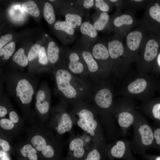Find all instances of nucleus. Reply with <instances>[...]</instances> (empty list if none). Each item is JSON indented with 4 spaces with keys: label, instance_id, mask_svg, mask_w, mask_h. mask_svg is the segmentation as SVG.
<instances>
[{
    "label": "nucleus",
    "instance_id": "obj_1",
    "mask_svg": "<svg viewBox=\"0 0 160 160\" xmlns=\"http://www.w3.org/2000/svg\"><path fill=\"white\" fill-rule=\"evenodd\" d=\"M114 100L113 89L108 80L94 84L89 101L92 102L96 111L106 141L110 143L123 136L113 115Z\"/></svg>",
    "mask_w": 160,
    "mask_h": 160
},
{
    "label": "nucleus",
    "instance_id": "obj_2",
    "mask_svg": "<svg viewBox=\"0 0 160 160\" xmlns=\"http://www.w3.org/2000/svg\"><path fill=\"white\" fill-rule=\"evenodd\" d=\"M54 76L56 89L61 101L72 105L80 101L89 100L93 84L70 72L63 64L56 67Z\"/></svg>",
    "mask_w": 160,
    "mask_h": 160
},
{
    "label": "nucleus",
    "instance_id": "obj_3",
    "mask_svg": "<svg viewBox=\"0 0 160 160\" xmlns=\"http://www.w3.org/2000/svg\"><path fill=\"white\" fill-rule=\"evenodd\" d=\"M88 100L79 101L71 105L70 111L74 122L91 138L101 152L104 159H107V144L103 127L95 108Z\"/></svg>",
    "mask_w": 160,
    "mask_h": 160
},
{
    "label": "nucleus",
    "instance_id": "obj_4",
    "mask_svg": "<svg viewBox=\"0 0 160 160\" xmlns=\"http://www.w3.org/2000/svg\"><path fill=\"white\" fill-rule=\"evenodd\" d=\"M44 122H35L27 130L26 140L31 143L44 157L48 159L56 157L63 145L60 139Z\"/></svg>",
    "mask_w": 160,
    "mask_h": 160
},
{
    "label": "nucleus",
    "instance_id": "obj_5",
    "mask_svg": "<svg viewBox=\"0 0 160 160\" xmlns=\"http://www.w3.org/2000/svg\"><path fill=\"white\" fill-rule=\"evenodd\" d=\"M156 87L154 79L148 73L138 72L134 76L127 77L119 92L122 97L143 103L152 99Z\"/></svg>",
    "mask_w": 160,
    "mask_h": 160
},
{
    "label": "nucleus",
    "instance_id": "obj_6",
    "mask_svg": "<svg viewBox=\"0 0 160 160\" xmlns=\"http://www.w3.org/2000/svg\"><path fill=\"white\" fill-rule=\"evenodd\" d=\"M132 126L133 136L129 141L131 149L134 153L143 156L153 145V129L144 116L138 111Z\"/></svg>",
    "mask_w": 160,
    "mask_h": 160
},
{
    "label": "nucleus",
    "instance_id": "obj_7",
    "mask_svg": "<svg viewBox=\"0 0 160 160\" xmlns=\"http://www.w3.org/2000/svg\"><path fill=\"white\" fill-rule=\"evenodd\" d=\"M106 43L112 64L111 76L117 80L122 79L128 75L130 63L126 57L124 47L116 34Z\"/></svg>",
    "mask_w": 160,
    "mask_h": 160
},
{
    "label": "nucleus",
    "instance_id": "obj_8",
    "mask_svg": "<svg viewBox=\"0 0 160 160\" xmlns=\"http://www.w3.org/2000/svg\"><path fill=\"white\" fill-rule=\"evenodd\" d=\"M136 109V103L133 99L122 97L114 100L113 115L123 136L132 126L137 112Z\"/></svg>",
    "mask_w": 160,
    "mask_h": 160
},
{
    "label": "nucleus",
    "instance_id": "obj_9",
    "mask_svg": "<svg viewBox=\"0 0 160 160\" xmlns=\"http://www.w3.org/2000/svg\"><path fill=\"white\" fill-rule=\"evenodd\" d=\"M68 105L62 101L51 108L47 124L55 135L61 139L66 133H70L73 130L74 125L73 120L68 109Z\"/></svg>",
    "mask_w": 160,
    "mask_h": 160
},
{
    "label": "nucleus",
    "instance_id": "obj_10",
    "mask_svg": "<svg viewBox=\"0 0 160 160\" xmlns=\"http://www.w3.org/2000/svg\"><path fill=\"white\" fill-rule=\"evenodd\" d=\"M159 42L154 37L145 38L137 63L138 72L149 73L159 50Z\"/></svg>",
    "mask_w": 160,
    "mask_h": 160
},
{
    "label": "nucleus",
    "instance_id": "obj_11",
    "mask_svg": "<svg viewBox=\"0 0 160 160\" xmlns=\"http://www.w3.org/2000/svg\"><path fill=\"white\" fill-rule=\"evenodd\" d=\"M89 46L80 41L76 44L73 50L79 54L85 64L90 80L95 84L103 80H107L94 59Z\"/></svg>",
    "mask_w": 160,
    "mask_h": 160
},
{
    "label": "nucleus",
    "instance_id": "obj_12",
    "mask_svg": "<svg viewBox=\"0 0 160 160\" xmlns=\"http://www.w3.org/2000/svg\"><path fill=\"white\" fill-rule=\"evenodd\" d=\"M89 49L106 79H108L110 76L112 64L107 43L99 41L90 46Z\"/></svg>",
    "mask_w": 160,
    "mask_h": 160
},
{
    "label": "nucleus",
    "instance_id": "obj_13",
    "mask_svg": "<svg viewBox=\"0 0 160 160\" xmlns=\"http://www.w3.org/2000/svg\"><path fill=\"white\" fill-rule=\"evenodd\" d=\"M129 141L123 138L116 140L107 144V159L111 160H137L132 153Z\"/></svg>",
    "mask_w": 160,
    "mask_h": 160
},
{
    "label": "nucleus",
    "instance_id": "obj_14",
    "mask_svg": "<svg viewBox=\"0 0 160 160\" xmlns=\"http://www.w3.org/2000/svg\"><path fill=\"white\" fill-rule=\"evenodd\" d=\"M64 56L65 60L63 63L70 72L84 80L91 81L86 65L77 51L67 48Z\"/></svg>",
    "mask_w": 160,
    "mask_h": 160
},
{
    "label": "nucleus",
    "instance_id": "obj_15",
    "mask_svg": "<svg viewBox=\"0 0 160 160\" xmlns=\"http://www.w3.org/2000/svg\"><path fill=\"white\" fill-rule=\"evenodd\" d=\"M144 36L143 31L140 30H134L127 35L124 49L126 57L130 63L138 60V52L145 39Z\"/></svg>",
    "mask_w": 160,
    "mask_h": 160
},
{
    "label": "nucleus",
    "instance_id": "obj_16",
    "mask_svg": "<svg viewBox=\"0 0 160 160\" xmlns=\"http://www.w3.org/2000/svg\"><path fill=\"white\" fill-rule=\"evenodd\" d=\"M68 151L66 160H84L89 150L83 137L76 136L73 130L69 133Z\"/></svg>",
    "mask_w": 160,
    "mask_h": 160
},
{
    "label": "nucleus",
    "instance_id": "obj_17",
    "mask_svg": "<svg viewBox=\"0 0 160 160\" xmlns=\"http://www.w3.org/2000/svg\"><path fill=\"white\" fill-rule=\"evenodd\" d=\"M49 89L41 88L36 95L35 107L36 111L40 121L44 122L49 119L51 111V97Z\"/></svg>",
    "mask_w": 160,
    "mask_h": 160
},
{
    "label": "nucleus",
    "instance_id": "obj_18",
    "mask_svg": "<svg viewBox=\"0 0 160 160\" xmlns=\"http://www.w3.org/2000/svg\"><path fill=\"white\" fill-rule=\"evenodd\" d=\"M65 21L75 30H79L85 12L79 9L71 0L65 3L63 7Z\"/></svg>",
    "mask_w": 160,
    "mask_h": 160
},
{
    "label": "nucleus",
    "instance_id": "obj_19",
    "mask_svg": "<svg viewBox=\"0 0 160 160\" xmlns=\"http://www.w3.org/2000/svg\"><path fill=\"white\" fill-rule=\"evenodd\" d=\"M135 23L132 15L127 13L120 14L118 11L110 18L106 30L113 31L119 36L122 30L129 28Z\"/></svg>",
    "mask_w": 160,
    "mask_h": 160
},
{
    "label": "nucleus",
    "instance_id": "obj_20",
    "mask_svg": "<svg viewBox=\"0 0 160 160\" xmlns=\"http://www.w3.org/2000/svg\"><path fill=\"white\" fill-rule=\"evenodd\" d=\"M144 20L145 28L153 31L160 30V1L153 2L148 5Z\"/></svg>",
    "mask_w": 160,
    "mask_h": 160
},
{
    "label": "nucleus",
    "instance_id": "obj_21",
    "mask_svg": "<svg viewBox=\"0 0 160 160\" xmlns=\"http://www.w3.org/2000/svg\"><path fill=\"white\" fill-rule=\"evenodd\" d=\"M82 36L80 41L90 46L95 43L98 39L97 31L90 22L85 21L82 23L79 29Z\"/></svg>",
    "mask_w": 160,
    "mask_h": 160
},
{
    "label": "nucleus",
    "instance_id": "obj_22",
    "mask_svg": "<svg viewBox=\"0 0 160 160\" xmlns=\"http://www.w3.org/2000/svg\"><path fill=\"white\" fill-rule=\"evenodd\" d=\"M149 117L160 122V98H158L142 103L137 106Z\"/></svg>",
    "mask_w": 160,
    "mask_h": 160
},
{
    "label": "nucleus",
    "instance_id": "obj_23",
    "mask_svg": "<svg viewBox=\"0 0 160 160\" xmlns=\"http://www.w3.org/2000/svg\"><path fill=\"white\" fill-rule=\"evenodd\" d=\"M54 28L65 43H72L75 40L76 38L75 30L65 21H56L54 25Z\"/></svg>",
    "mask_w": 160,
    "mask_h": 160
},
{
    "label": "nucleus",
    "instance_id": "obj_24",
    "mask_svg": "<svg viewBox=\"0 0 160 160\" xmlns=\"http://www.w3.org/2000/svg\"><path fill=\"white\" fill-rule=\"evenodd\" d=\"M13 147L15 149L18 150L23 157L27 158L29 160H38L37 150L27 141L18 143Z\"/></svg>",
    "mask_w": 160,
    "mask_h": 160
},
{
    "label": "nucleus",
    "instance_id": "obj_25",
    "mask_svg": "<svg viewBox=\"0 0 160 160\" xmlns=\"http://www.w3.org/2000/svg\"><path fill=\"white\" fill-rule=\"evenodd\" d=\"M91 18L95 28L99 31L106 30L110 19L108 13L97 10L91 16Z\"/></svg>",
    "mask_w": 160,
    "mask_h": 160
},
{
    "label": "nucleus",
    "instance_id": "obj_26",
    "mask_svg": "<svg viewBox=\"0 0 160 160\" xmlns=\"http://www.w3.org/2000/svg\"><path fill=\"white\" fill-rule=\"evenodd\" d=\"M0 131L11 140L21 129L9 118H4L0 119Z\"/></svg>",
    "mask_w": 160,
    "mask_h": 160
},
{
    "label": "nucleus",
    "instance_id": "obj_27",
    "mask_svg": "<svg viewBox=\"0 0 160 160\" xmlns=\"http://www.w3.org/2000/svg\"><path fill=\"white\" fill-rule=\"evenodd\" d=\"M60 49L56 43L53 41L48 43L47 53L49 62L54 65L58 62L60 59Z\"/></svg>",
    "mask_w": 160,
    "mask_h": 160
},
{
    "label": "nucleus",
    "instance_id": "obj_28",
    "mask_svg": "<svg viewBox=\"0 0 160 160\" xmlns=\"http://www.w3.org/2000/svg\"><path fill=\"white\" fill-rule=\"evenodd\" d=\"M43 15L47 22L50 24H52L55 20L54 10L52 4L48 2L45 4L43 10Z\"/></svg>",
    "mask_w": 160,
    "mask_h": 160
},
{
    "label": "nucleus",
    "instance_id": "obj_29",
    "mask_svg": "<svg viewBox=\"0 0 160 160\" xmlns=\"http://www.w3.org/2000/svg\"><path fill=\"white\" fill-rule=\"evenodd\" d=\"M23 10L30 15L34 17H37L40 15V12L35 3L32 0L27 1L22 5Z\"/></svg>",
    "mask_w": 160,
    "mask_h": 160
},
{
    "label": "nucleus",
    "instance_id": "obj_30",
    "mask_svg": "<svg viewBox=\"0 0 160 160\" xmlns=\"http://www.w3.org/2000/svg\"><path fill=\"white\" fill-rule=\"evenodd\" d=\"M13 61L20 66H26L28 63L27 57L25 55L24 49L22 48L18 49L13 55Z\"/></svg>",
    "mask_w": 160,
    "mask_h": 160
},
{
    "label": "nucleus",
    "instance_id": "obj_31",
    "mask_svg": "<svg viewBox=\"0 0 160 160\" xmlns=\"http://www.w3.org/2000/svg\"><path fill=\"white\" fill-rule=\"evenodd\" d=\"M103 156L97 146L94 143L91 146L84 160H102Z\"/></svg>",
    "mask_w": 160,
    "mask_h": 160
},
{
    "label": "nucleus",
    "instance_id": "obj_32",
    "mask_svg": "<svg viewBox=\"0 0 160 160\" xmlns=\"http://www.w3.org/2000/svg\"><path fill=\"white\" fill-rule=\"evenodd\" d=\"M113 6L109 0H95L93 8L97 11L108 13L111 11Z\"/></svg>",
    "mask_w": 160,
    "mask_h": 160
},
{
    "label": "nucleus",
    "instance_id": "obj_33",
    "mask_svg": "<svg viewBox=\"0 0 160 160\" xmlns=\"http://www.w3.org/2000/svg\"><path fill=\"white\" fill-rule=\"evenodd\" d=\"M15 49V43L11 41L0 49V56H3L5 60H8L12 56Z\"/></svg>",
    "mask_w": 160,
    "mask_h": 160
},
{
    "label": "nucleus",
    "instance_id": "obj_34",
    "mask_svg": "<svg viewBox=\"0 0 160 160\" xmlns=\"http://www.w3.org/2000/svg\"><path fill=\"white\" fill-rule=\"evenodd\" d=\"M0 149L7 152L12 150V146L10 143L11 140L1 131L0 133Z\"/></svg>",
    "mask_w": 160,
    "mask_h": 160
},
{
    "label": "nucleus",
    "instance_id": "obj_35",
    "mask_svg": "<svg viewBox=\"0 0 160 160\" xmlns=\"http://www.w3.org/2000/svg\"><path fill=\"white\" fill-rule=\"evenodd\" d=\"M72 2L79 9L84 11L93 8L95 0H73Z\"/></svg>",
    "mask_w": 160,
    "mask_h": 160
},
{
    "label": "nucleus",
    "instance_id": "obj_36",
    "mask_svg": "<svg viewBox=\"0 0 160 160\" xmlns=\"http://www.w3.org/2000/svg\"><path fill=\"white\" fill-rule=\"evenodd\" d=\"M9 119L21 129L24 124V121L20 118L18 114L12 108L8 113Z\"/></svg>",
    "mask_w": 160,
    "mask_h": 160
},
{
    "label": "nucleus",
    "instance_id": "obj_37",
    "mask_svg": "<svg viewBox=\"0 0 160 160\" xmlns=\"http://www.w3.org/2000/svg\"><path fill=\"white\" fill-rule=\"evenodd\" d=\"M40 47V45L37 44H35L31 46L28 52L27 56L28 61H32L38 57Z\"/></svg>",
    "mask_w": 160,
    "mask_h": 160
},
{
    "label": "nucleus",
    "instance_id": "obj_38",
    "mask_svg": "<svg viewBox=\"0 0 160 160\" xmlns=\"http://www.w3.org/2000/svg\"><path fill=\"white\" fill-rule=\"evenodd\" d=\"M39 63L43 65H47L49 62L47 53L45 48L41 47L40 48L38 57Z\"/></svg>",
    "mask_w": 160,
    "mask_h": 160
},
{
    "label": "nucleus",
    "instance_id": "obj_39",
    "mask_svg": "<svg viewBox=\"0 0 160 160\" xmlns=\"http://www.w3.org/2000/svg\"><path fill=\"white\" fill-rule=\"evenodd\" d=\"M12 108L11 105L8 104L5 105L4 104L1 103L0 105V119L5 118L4 117L9 113V111Z\"/></svg>",
    "mask_w": 160,
    "mask_h": 160
},
{
    "label": "nucleus",
    "instance_id": "obj_40",
    "mask_svg": "<svg viewBox=\"0 0 160 160\" xmlns=\"http://www.w3.org/2000/svg\"><path fill=\"white\" fill-rule=\"evenodd\" d=\"M151 71L156 73H160V49L153 64Z\"/></svg>",
    "mask_w": 160,
    "mask_h": 160
},
{
    "label": "nucleus",
    "instance_id": "obj_41",
    "mask_svg": "<svg viewBox=\"0 0 160 160\" xmlns=\"http://www.w3.org/2000/svg\"><path fill=\"white\" fill-rule=\"evenodd\" d=\"M12 35L10 34L1 36L0 38V49L10 41L12 40Z\"/></svg>",
    "mask_w": 160,
    "mask_h": 160
},
{
    "label": "nucleus",
    "instance_id": "obj_42",
    "mask_svg": "<svg viewBox=\"0 0 160 160\" xmlns=\"http://www.w3.org/2000/svg\"><path fill=\"white\" fill-rule=\"evenodd\" d=\"M154 136V143L153 145L160 148V128H157L153 130Z\"/></svg>",
    "mask_w": 160,
    "mask_h": 160
},
{
    "label": "nucleus",
    "instance_id": "obj_43",
    "mask_svg": "<svg viewBox=\"0 0 160 160\" xmlns=\"http://www.w3.org/2000/svg\"><path fill=\"white\" fill-rule=\"evenodd\" d=\"M145 160H160V156L149 155L146 153L142 156Z\"/></svg>",
    "mask_w": 160,
    "mask_h": 160
},
{
    "label": "nucleus",
    "instance_id": "obj_44",
    "mask_svg": "<svg viewBox=\"0 0 160 160\" xmlns=\"http://www.w3.org/2000/svg\"><path fill=\"white\" fill-rule=\"evenodd\" d=\"M0 160H10L8 153L0 149Z\"/></svg>",
    "mask_w": 160,
    "mask_h": 160
},
{
    "label": "nucleus",
    "instance_id": "obj_45",
    "mask_svg": "<svg viewBox=\"0 0 160 160\" xmlns=\"http://www.w3.org/2000/svg\"><path fill=\"white\" fill-rule=\"evenodd\" d=\"M159 36H160L159 39H160V34Z\"/></svg>",
    "mask_w": 160,
    "mask_h": 160
}]
</instances>
